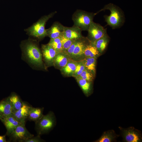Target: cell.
I'll use <instances>...</instances> for the list:
<instances>
[{"instance_id": "2", "label": "cell", "mask_w": 142, "mask_h": 142, "mask_svg": "<svg viewBox=\"0 0 142 142\" xmlns=\"http://www.w3.org/2000/svg\"><path fill=\"white\" fill-rule=\"evenodd\" d=\"M105 10H109L110 12L109 16H104L107 25L113 29L122 25L125 20L124 16L122 10L119 7L112 3H109L105 5L99 12Z\"/></svg>"}, {"instance_id": "17", "label": "cell", "mask_w": 142, "mask_h": 142, "mask_svg": "<svg viewBox=\"0 0 142 142\" xmlns=\"http://www.w3.org/2000/svg\"><path fill=\"white\" fill-rule=\"evenodd\" d=\"M43 107L31 108L28 114L27 120L36 122L43 116Z\"/></svg>"}, {"instance_id": "20", "label": "cell", "mask_w": 142, "mask_h": 142, "mask_svg": "<svg viewBox=\"0 0 142 142\" xmlns=\"http://www.w3.org/2000/svg\"><path fill=\"white\" fill-rule=\"evenodd\" d=\"M100 53L96 47L90 41L86 46L84 50V55L86 57L96 58Z\"/></svg>"}, {"instance_id": "26", "label": "cell", "mask_w": 142, "mask_h": 142, "mask_svg": "<svg viewBox=\"0 0 142 142\" xmlns=\"http://www.w3.org/2000/svg\"><path fill=\"white\" fill-rule=\"evenodd\" d=\"M93 74L85 68L80 75L75 78L76 80L83 79L91 82L93 80Z\"/></svg>"}, {"instance_id": "9", "label": "cell", "mask_w": 142, "mask_h": 142, "mask_svg": "<svg viewBox=\"0 0 142 142\" xmlns=\"http://www.w3.org/2000/svg\"><path fill=\"white\" fill-rule=\"evenodd\" d=\"M41 49L45 67L46 66L48 67L53 64L55 58L58 53L48 44L42 45Z\"/></svg>"}, {"instance_id": "23", "label": "cell", "mask_w": 142, "mask_h": 142, "mask_svg": "<svg viewBox=\"0 0 142 142\" xmlns=\"http://www.w3.org/2000/svg\"><path fill=\"white\" fill-rule=\"evenodd\" d=\"M82 62L85 68L92 73L94 74L95 72L96 58L86 57Z\"/></svg>"}, {"instance_id": "28", "label": "cell", "mask_w": 142, "mask_h": 142, "mask_svg": "<svg viewBox=\"0 0 142 142\" xmlns=\"http://www.w3.org/2000/svg\"><path fill=\"white\" fill-rule=\"evenodd\" d=\"M85 68L82 61L77 62L75 69L72 76L76 77L80 75Z\"/></svg>"}, {"instance_id": "7", "label": "cell", "mask_w": 142, "mask_h": 142, "mask_svg": "<svg viewBox=\"0 0 142 142\" xmlns=\"http://www.w3.org/2000/svg\"><path fill=\"white\" fill-rule=\"evenodd\" d=\"M124 141L126 142H139L141 141V132L134 127L126 129L119 127Z\"/></svg>"}, {"instance_id": "24", "label": "cell", "mask_w": 142, "mask_h": 142, "mask_svg": "<svg viewBox=\"0 0 142 142\" xmlns=\"http://www.w3.org/2000/svg\"><path fill=\"white\" fill-rule=\"evenodd\" d=\"M76 80L84 94L87 96H88L90 94L91 90L90 82L83 79H79Z\"/></svg>"}, {"instance_id": "12", "label": "cell", "mask_w": 142, "mask_h": 142, "mask_svg": "<svg viewBox=\"0 0 142 142\" xmlns=\"http://www.w3.org/2000/svg\"><path fill=\"white\" fill-rule=\"evenodd\" d=\"M6 128V135L9 137L19 125L22 124L18 121L13 115L7 117L1 120Z\"/></svg>"}, {"instance_id": "4", "label": "cell", "mask_w": 142, "mask_h": 142, "mask_svg": "<svg viewBox=\"0 0 142 142\" xmlns=\"http://www.w3.org/2000/svg\"><path fill=\"white\" fill-rule=\"evenodd\" d=\"M96 14L77 10L74 13L72 17L74 26L79 28L82 31H87Z\"/></svg>"}, {"instance_id": "6", "label": "cell", "mask_w": 142, "mask_h": 142, "mask_svg": "<svg viewBox=\"0 0 142 142\" xmlns=\"http://www.w3.org/2000/svg\"><path fill=\"white\" fill-rule=\"evenodd\" d=\"M25 125L21 124L18 126L9 137V141L24 142L28 139L34 136L27 130Z\"/></svg>"}, {"instance_id": "19", "label": "cell", "mask_w": 142, "mask_h": 142, "mask_svg": "<svg viewBox=\"0 0 142 142\" xmlns=\"http://www.w3.org/2000/svg\"><path fill=\"white\" fill-rule=\"evenodd\" d=\"M68 56L65 52L58 53L54 59L53 64L61 69L67 64L69 61Z\"/></svg>"}, {"instance_id": "25", "label": "cell", "mask_w": 142, "mask_h": 142, "mask_svg": "<svg viewBox=\"0 0 142 142\" xmlns=\"http://www.w3.org/2000/svg\"><path fill=\"white\" fill-rule=\"evenodd\" d=\"M48 44L51 46L58 53L64 52L60 37L50 39Z\"/></svg>"}, {"instance_id": "8", "label": "cell", "mask_w": 142, "mask_h": 142, "mask_svg": "<svg viewBox=\"0 0 142 142\" xmlns=\"http://www.w3.org/2000/svg\"><path fill=\"white\" fill-rule=\"evenodd\" d=\"M106 29L99 24L92 22L88 30V39L91 42L99 39L104 35Z\"/></svg>"}, {"instance_id": "18", "label": "cell", "mask_w": 142, "mask_h": 142, "mask_svg": "<svg viewBox=\"0 0 142 142\" xmlns=\"http://www.w3.org/2000/svg\"><path fill=\"white\" fill-rule=\"evenodd\" d=\"M84 37L78 39L71 57H77L84 55L85 48L88 44Z\"/></svg>"}, {"instance_id": "11", "label": "cell", "mask_w": 142, "mask_h": 142, "mask_svg": "<svg viewBox=\"0 0 142 142\" xmlns=\"http://www.w3.org/2000/svg\"><path fill=\"white\" fill-rule=\"evenodd\" d=\"M82 30L78 27H71L64 26L62 34L66 37L71 39H77L83 38Z\"/></svg>"}, {"instance_id": "13", "label": "cell", "mask_w": 142, "mask_h": 142, "mask_svg": "<svg viewBox=\"0 0 142 142\" xmlns=\"http://www.w3.org/2000/svg\"><path fill=\"white\" fill-rule=\"evenodd\" d=\"M12 109L8 97L0 101V120L13 115Z\"/></svg>"}, {"instance_id": "16", "label": "cell", "mask_w": 142, "mask_h": 142, "mask_svg": "<svg viewBox=\"0 0 142 142\" xmlns=\"http://www.w3.org/2000/svg\"><path fill=\"white\" fill-rule=\"evenodd\" d=\"M109 40L106 29L103 36L99 39L93 42H91L97 49L100 53L103 52L106 49Z\"/></svg>"}, {"instance_id": "15", "label": "cell", "mask_w": 142, "mask_h": 142, "mask_svg": "<svg viewBox=\"0 0 142 142\" xmlns=\"http://www.w3.org/2000/svg\"><path fill=\"white\" fill-rule=\"evenodd\" d=\"M8 97L12 106L13 114L15 112L21 108L23 101L20 97L14 92H12Z\"/></svg>"}, {"instance_id": "14", "label": "cell", "mask_w": 142, "mask_h": 142, "mask_svg": "<svg viewBox=\"0 0 142 142\" xmlns=\"http://www.w3.org/2000/svg\"><path fill=\"white\" fill-rule=\"evenodd\" d=\"M64 26L58 22H55L51 27L46 29L47 36L50 39L59 37L62 33Z\"/></svg>"}, {"instance_id": "29", "label": "cell", "mask_w": 142, "mask_h": 142, "mask_svg": "<svg viewBox=\"0 0 142 142\" xmlns=\"http://www.w3.org/2000/svg\"><path fill=\"white\" fill-rule=\"evenodd\" d=\"M78 39L75 40L67 50L65 52L69 56L71 57L75 47L77 44Z\"/></svg>"}, {"instance_id": "21", "label": "cell", "mask_w": 142, "mask_h": 142, "mask_svg": "<svg viewBox=\"0 0 142 142\" xmlns=\"http://www.w3.org/2000/svg\"><path fill=\"white\" fill-rule=\"evenodd\" d=\"M118 136L113 130H109L104 132L101 137L95 142H112L115 141Z\"/></svg>"}, {"instance_id": "5", "label": "cell", "mask_w": 142, "mask_h": 142, "mask_svg": "<svg viewBox=\"0 0 142 142\" xmlns=\"http://www.w3.org/2000/svg\"><path fill=\"white\" fill-rule=\"evenodd\" d=\"M55 12L44 16L36 23L27 29V31L30 35L40 39L47 36L46 29H45L46 22L56 13Z\"/></svg>"}, {"instance_id": "3", "label": "cell", "mask_w": 142, "mask_h": 142, "mask_svg": "<svg viewBox=\"0 0 142 142\" xmlns=\"http://www.w3.org/2000/svg\"><path fill=\"white\" fill-rule=\"evenodd\" d=\"M35 129L37 135H41L51 131L56 124V119L54 113L49 111L35 123Z\"/></svg>"}, {"instance_id": "1", "label": "cell", "mask_w": 142, "mask_h": 142, "mask_svg": "<svg viewBox=\"0 0 142 142\" xmlns=\"http://www.w3.org/2000/svg\"><path fill=\"white\" fill-rule=\"evenodd\" d=\"M20 47L22 59L32 69H45L42 52L35 40L28 39L23 41Z\"/></svg>"}, {"instance_id": "22", "label": "cell", "mask_w": 142, "mask_h": 142, "mask_svg": "<svg viewBox=\"0 0 142 142\" xmlns=\"http://www.w3.org/2000/svg\"><path fill=\"white\" fill-rule=\"evenodd\" d=\"M77 62L73 60H69L67 64L61 69L62 73L65 75L72 76L76 68Z\"/></svg>"}, {"instance_id": "10", "label": "cell", "mask_w": 142, "mask_h": 142, "mask_svg": "<svg viewBox=\"0 0 142 142\" xmlns=\"http://www.w3.org/2000/svg\"><path fill=\"white\" fill-rule=\"evenodd\" d=\"M32 106L27 102L23 101L22 106L18 110L15 112L13 115L19 123L25 125L27 120L29 111Z\"/></svg>"}, {"instance_id": "30", "label": "cell", "mask_w": 142, "mask_h": 142, "mask_svg": "<svg viewBox=\"0 0 142 142\" xmlns=\"http://www.w3.org/2000/svg\"><path fill=\"white\" fill-rule=\"evenodd\" d=\"M45 141L42 139L40 137V135H37V136H33L29 138L24 142H45Z\"/></svg>"}, {"instance_id": "27", "label": "cell", "mask_w": 142, "mask_h": 142, "mask_svg": "<svg viewBox=\"0 0 142 142\" xmlns=\"http://www.w3.org/2000/svg\"><path fill=\"white\" fill-rule=\"evenodd\" d=\"M59 37L61 40L64 52H65L76 40L68 39L64 36L62 33Z\"/></svg>"}, {"instance_id": "31", "label": "cell", "mask_w": 142, "mask_h": 142, "mask_svg": "<svg viewBox=\"0 0 142 142\" xmlns=\"http://www.w3.org/2000/svg\"><path fill=\"white\" fill-rule=\"evenodd\" d=\"M6 135H0V142H8L6 141Z\"/></svg>"}]
</instances>
